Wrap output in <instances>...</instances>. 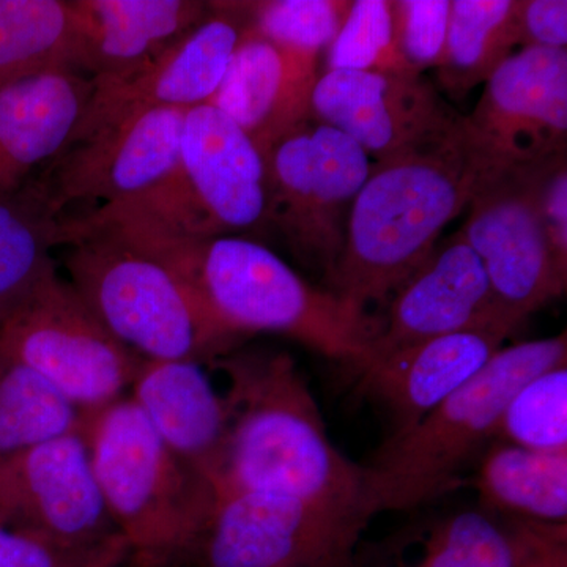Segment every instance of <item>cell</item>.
<instances>
[{
  "label": "cell",
  "instance_id": "8fae6325",
  "mask_svg": "<svg viewBox=\"0 0 567 567\" xmlns=\"http://www.w3.org/2000/svg\"><path fill=\"white\" fill-rule=\"evenodd\" d=\"M554 159L473 183L468 216L458 230L514 327L566 290L567 268L559 265L540 215V183Z\"/></svg>",
  "mask_w": 567,
  "mask_h": 567
},
{
  "label": "cell",
  "instance_id": "e575fe53",
  "mask_svg": "<svg viewBox=\"0 0 567 567\" xmlns=\"http://www.w3.org/2000/svg\"><path fill=\"white\" fill-rule=\"evenodd\" d=\"M540 215L551 249L567 268V159L559 155L548 164L540 183Z\"/></svg>",
  "mask_w": 567,
  "mask_h": 567
},
{
  "label": "cell",
  "instance_id": "9c48e42d",
  "mask_svg": "<svg viewBox=\"0 0 567 567\" xmlns=\"http://www.w3.org/2000/svg\"><path fill=\"white\" fill-rule=\"evenodd\" d=\"M0 350L80 413L126 395L144 360L103 327L55 268L0 322Z\"/></svg>",
  "mask_w": 567,
  "mask_h": 567
},
{
  "label": "cell",
  "instance_id": "f1b7e54d",
  "mask_svg": "<svg viewBox=\"0 0 567 567\" xmlns=\"http://www.w3.org/2000/svg\"><path fill=\"white\" fill-rule=\"evenodd\" d=\"M495 440L543 453H567V364L518 388L505 406Z\"/></svg>",
  "mask_w": 567,
  "mask_h": 567
},
{
  "label": "cell",
  "instance_id": "83f0119b",
  "mask_svg": "<svg viewBox=\"0 0 567 567\" xmlns=\"http://www.w3.org/2000/svg\"><path fill=\"white\" fill-rule=\"evenodd\" d=\"M80 425L73 405L0 350V461Z\"/></svg>",
  "mask_w": 567,
  "mask_h": 567
},
{
  "label": "cell",
  "instance_id": "5b68a950",
  "mask_svg": "<svg viewBox=\"0 0 567 567\" xmlns=\"http://www.w3.org/2000/svg\"><path fill=\"white\" fill-rule=\"evenodd\" d=\"M566 360L565 333L503 347L420 423L391 435L374 462L364 465L371 516L416 509L461 486L465 470L496 439L518 388Z\"/></svg>",
  "mask_w": 567,
  "mask_h": 567
},
{
  "label": "cell",
  "instance_id": "836d02e7",
  "mask_svg": "<svg viewBox=\"0 0 567 567\" xmlns=\"http://www.w3.org/2000/svg\"><path fill=\"white\" fill-rule=\"evenodd\" d=\"M522 48L566 50V0H517Z\"/></svg>",
  "mask_w": 567,
  "mask_h": 567
},
{
  "label": "cell",
  "instance_id": "8992f818",
  "mask_svg": "<svg viewBox=\"0 0 567 567\" xmlns=\"http://www.w3.org/2000/svg\"><path fill=\"white\" fill-rule=\"evenodd\" d=\"M65 267L81 300L144 360L213 361L237 339L213 320L193 290L151 254L62 219Z\"/></svg>",
  "mask_w": 567,
  "mask_h": 567
},
{
  "label": "cell",
  "instance_id": "ffe728a7",
  "mask_svg": "<svg viewBox=\"0 0 567 567\" xmlns=\"http://www.w3.org/2000/svg\"><path fill=\"white\" fill-rule=\"evenodd\" d=\"M513 333L481 328L405 347L357 372V390L385 410L391 435L401 434L475 379Z\"/></svg>",
  "mask_w": 567,
  "mask_h": 567
},
{
  "label": "cell",
  "instance_id": "9a60e30c",
  "mask_svg": "<svg viewBox=\"0 0 567 567\" xmlns=\"http://www.w3.org/2000/svg\"><path fill=\"white\" fill-rule=\"evenodd\" d=\"M186 111L137 112L70 145L35 183L59 215L66 205L128 203L162 185L181 153Z\"/></svg>",
  "mask_w": 567,
  "mask_h": 567
},
{
  "label": "cell",
  "instance_id": "6da1fadb",
  "mask_svg": "<svg viewBox=\"0 0 567 567\" xmlns=\"http://www.w3.org/2000/svg\"><path fill=\"white\" fill-rule=\"evenodd\" d=\"M151 254L182 279L216 323L240 341L279 333L352 371L363 363L379 327L328 290L311 286L278 254L244 237H193L147 216L102 205L71 219Z\"/></svg>",
  "mask_w": 567,
  "mask_h": 567
},
{
  "label": "cell",
  "instance_id": "f546056e",
  "mask_svg": "<svg viewBox=\"0 0 567 567\" xmlns=\"http://www.w3.org/2000/svg\"><path fill=\"white\" fill-rule=\"evenodd\" d=\"M339 70L417 73L395 43L393 0L350 3L342 28L324 51V71Z\"/></svg>",
  "mask_w": 567,
  "mask_h": 567
},
{
  "label": "cell",
  "instance_id": "ba28073f",
  "mask_svg": "<svg viewBox=\"0 0 567 567\" xmlns=\"http://www.w3.org/2000/svg\"><path fill=\"white\" fill-rule=\"evenodd\" d=\"M265 164L267 223L327 290L344 251L350 210L374 162L344 133L309 118L267 153Z\"/></svg>",
  "mask_w": 567,
  "mask_h": 567
},
{
  "label": "cell",
  "instance_id": "52a82bcc",
  "mask_svg": "<svg viewBox=\"0 0 567 567\" xmlns=\"http://www.w3.org/2000/svg\"><path fill=\"white\" fill-rule=\"evenodd\" d=\"M122 205L193 237H241L267 223V164L244 130L212 104L186 111L174 173Z\"/></svg>",
  "mask_w": 567,
  "mask_h": 567
},
{
  "label": "cell",
  "instance_id": "7a4b0ae2",
  "mask_svg": "<svg viewBox=\"0 0 567 567\" xmlns=\"http://www.w3.org/2000/svg\"><path fill=\"white\" fill-rule=\"evenodd\" d=\"M210 363L226 375L229 412L218 494L289 496L365 524L374 518L364 465L331 443L315 394L289 353L230 350Z\"/></svg>",
  "mask_w": 567,
  "mask_h": 567
},
{
  "label": "cell",
  "instance_id": "4316f807",
  "mask_svg": "<svg viewBox=\"0 0 567 567\" xmlns=\"http://www.w3.org/2000/svg\"><path fill=\"white\" fill-rule=\"evenodd\" d=\"M62 219L33 182L0 199V322L55 268L51 249L62 244Z\"/></svg>",
  "mask_w": 567,
  "mask_h": 567
},
{
  "label": "cell",
  "instance_id": "d6a6232c",
  "mask_svg": "<svg viewBox=\"0 0 567 567\" xmlns=\"http://www.w3.org/2000/svg\"><path fill=\"white\" fill-rule=\"evenodd\" d=\"M128 548L76 550L0 520V567H128Z\"/></svg>",
  "mask_w": 567,
  "mask_h": 567
},
{
  "label": "cell",
  "instance_id": "44dd1931",
  "mask_svg": "<svg viewBox=\"0 0 567 567\" xmlns=\"http://www.w3.org/2000/svg\"><path fill=\"white\" fill-rule=\"evenodd\" d=\"M130 390L164 445L216 487L229 412L200 363L142 360Z\"/></svg>",
  "mask_w": 567,
  "mask_h": 567
},
{
  "label": "cell",
  "instance_id": "30bf717a",
  "mask_svg": "<svg viewBox=\"0 0 567 567\" xmlns=\"http://www.w3.org/2000/svg\"><path fill=\"white\" fill-rule=\"evenodd\" d=\"M462 137L473 183L540 166L566 153L567 51L522 48L491 80Z\"/></svg>",
  "mask_w": 567,
  "mask_h": 567
},
{
  "label": "cell",
  "instance_id": "4fadbf2b",
  "mask_svg": "<svg viewBox=\"0 0 567 567\" xmlns=\"http://www.w3.org/2000/svg\"><path fill=\"white\" fill-rule=\"evenodd\" d=\"M0 520L76 550L128 548L107 511L81 425L0 461Z\"/></svg>",
  "mask_w": 567,
  "mask_h": 567
},
{
  "label": "cell",
  "instance_id": "2e32d148",
  "mask_svg": "<svg viewBox=\"0 0 567 567\" xmlns=\"http://www.w3.org/2000/svg\"><path fill=\"white\" fill-rule=\"evenodd\" d=\"M311 115L357 142L372 162L445 140L462 115L420 73L323 71Z\"/></svg>",
  "mask_w": 567,
  "mask_h": 567
},
{
  "label": "cell",
  "instance_id": "ac0fdd59",
  "mask_svg": "<svg viewBox=\"0 0 567 567\" xmlns=\"http://www.w3.org/2000/svg\"><path fill=\"white\" fill-rule=\"evenodd\" d=\"M481 328L516 331L492 292L480 257L456 233L406 279L388 303L380 330L360 368L382 361L405 347L440 336Z\"/></svg>",
  "mask_w": 567,
  "mask_h": 567
},
{
  "label": "cell",
  "instance_id": "d6986e66",
  "mask_svg": "<svg viewBox=\"0 0 567 567\" xmlns=\"http://www.w3.org/2000/svg\"><path fill=\"white\" fill-rule=\"evenodd\" d=\"M320 58L284 50L246 25L213 107L244 130L264 156L312 118Z\"/></svg>",
  "mask_w": 567,
  "mask_h": 567
},
{
  "label": "cell",
  "instance_id": "603a6c76",
  "mask_svg": "<svg viewBox=\"0 0 567 567\" xmlns=\"http://www.w3.org/2000/svg\"><path fill=\"white\" fill-rule=\"evenodd\" d=\"M84 74L117 76L169 48L210 13L199 0H71Z\"/></svg>",
  "mask_w": 567,
  "mask_h": 567
},
{
  "label": "cell",
  "instance_id": "277c9868",
  "mask_svg": "<svg viewBox=\"0 0 567 567\" xmlns=\"http://www.w3.org/2000/svg\"><path fill=\"white\" fill-rule=\"evenodd\" d=\"M81 431L128 567L181 566L218 503L215 484L164 445L128 394L81 413Z\"/></svg>",
  "mask_w": 567,
  "mask_h": 567
},
{
  "label": "cell",
  "instance_id": "cb8c5ba5",
  "mask_svg": "<svg viewBox=\"0 0 567 567\" xmlns=\"http://www.w3.org/2000/svg\"><path fill=\"white\" fill-rule=\"evenodd\" d=\"M477 506L535 524L567 525V453L494 440L477 458Z\"/></svg>",
  "mask_w": 567,
  "mask_h": 567
},
{
  "label": "cell",
  "instance_id": "7c38bea8",
  "mask_svg": "<svg viewBox=\"0 0 567 567\" xmlns=\"http://www.w3.org/2000/svg\"><path fill=\"white\" fill-rule=\"evenodd\" d=\"M178 567H350L368 524L289 496L226 492Z\"/></svg>",
  "mask_w": 567,
  "mask_h": 567
},
{
  "label": "cell",
  "instance_id": "4dcf8cb0",
  "mask_svg": "<svg viewBox=\"0 0 567 567\" xmlns=\"http://www.w3.org/2000/svg\"><path fill=\"white\" fill-rule=\"evenodd\" d=\"M344 0H264L241 2L248 24L284 50L320 58L342 28Z\"/></svg>",
  "mask_w": 567,
  "mask_h": 567
},
{
  "label": "cell",
  "instance_id": "d4e9b609",
  "mask_svg": "<svg viewBox=\"0 0 567 567\" xmlns=\"http://www.w3.org/2000/svg\"><path fill=\"white\" fill-rule=\"evenodd\" d=\"M50 73L84 74L71 0H0V89Z\"/></svg>",
  "mask_w": 567,
  "mask_h": 567
},
{
  "label": "cell",
  "instance_id": "5bb4252c",
  "mask_svg": "<svg viewBox=\"0 0 567 567\" xmlns=\"http://www.w3.org/2000/svg\"><path fill=\"white\" fill-rule=\"evenodd\" d=\"M246 25L241 2H210L205 20L155 58L117 76L92 80L91 99L69 147L137 112L188 111L210 102Z\"/></svg>",
  "mask_w": 567,
  "mask_h": 567
},
{
  "label": "cell",
  "instance_id": "484cf974",
  "mask_svg": "<svg viewBox=\"0 0 567 567\" xmlns=\"http://www.w3.org/2000/svg\"><path fill=\"white\" fill-rule=\"evenodd\" d=\"M517 47V0H451L445 50L435 69L440 87L465 99L486 84Z\"/></svg>",
  "mask_w": 567,
  "mask_h": 567
},
{
  "label": "cell",
  "instance_id": "e0dca14e",
  "mask_svg": "<svg viewBox=\"0 0 567 567\" xmlns=\"http://www.w3.org/2000/svg\"><path fill=\"white\" fill-rule=\"evenodd\" d=\"M350 567H567V525L465 507L358 548Z\"/></svg>",
  "mask_w": 567,
  "mask_h": 567
},
{
  "label": "cell",
  "instance_id": "1f68e13d",
  "mask_svg": "<svg viewBox=\"0 0 567 567\" xmlns=\"http://www.w3.org/2000/svg\"><path fill=\"white\" fill-rule=\"evenodd\" d=\"M450 14L451 0H393L395 43L417 73L442 61Z\"/></svg>",
  "mask_w": 567,
  "mask_h": 567
},
{
  "label": "cell",
  "instance_id": "7402d4cb",
  "mask_svg": "<svg viewBox=\"0 0 567 567\" xmlns=\"http://www.w3.org/2000/svg\"><path fill=\"white\" fill-rule=\"evenodd\" d=\"M93 89L92 78L50 73L0 89V199L66 147Z\"/></svg>",
  "mask_w": 567,
  "mask_h": 567
},
{
  "label": "cell",
  "instance_id": "3957f363",
  "mask_svg": "<svg viewBox=\"0 0 567 567\" xmlns=\"http://www.w3.org/2000/svg\"><path fill=\"white\" fill-rule=\"evenodd\" d=\"M472 189L461 123L445 140L374 162L350 210L328 292L380 330L391 298L468 207Z\"/></svg>",
  "mask_w": 567,
  "mask_h": 567
}]
</instances>
